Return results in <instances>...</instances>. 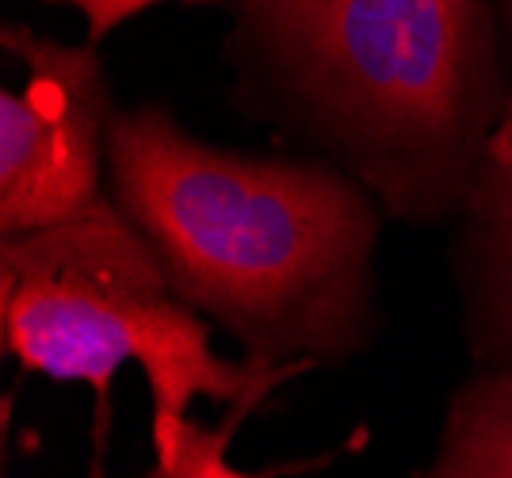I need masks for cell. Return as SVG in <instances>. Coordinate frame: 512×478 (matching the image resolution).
Listing matches in <instances>:
<instances>
[{
	"instance_id": "obj_1",
	"label": "cell",
	"mask_w": 512,
	"mask_h": 478,
	"mask_svg": "<svg viewBox=\"0 0 512 478\" xmlns=\"http://www.w3.org/2000/svg\"><path fill=\"white\" fill-rule=\"evenodd\" d=\"M107 196L176 299L253 360L310 368L367 341L379 207L356 176L218 150L146 104L111 111Z\"/></svg>"
},
{
	"instance_id": "obj_2",
	"label": "cell",
	"mask_w": 512,
	"mask_h": 478,
	"mask_svg": "<svg viewBox=\"0 0 512 478\" xmlns=\"http://www.w3.org/2000/svg\"><path fill=\"white\" fill-rule=\"evenodd\" d=\"M245 81L394 215L463 207L509 100L497 0H226Z\"/></svg>"
},
{
	"instance_id": "obj_3",
	"label": "cell",
	"mask_w": 512,
	"mask_h": 478,
	"mask_svg": "<svg viewBox=\"0 0 512 478\" xmlns=\"http://www.w3.org/2000/svg\"><path fill=\"white\" fill-rule=\"evenodd\" d=\"M0 333L20 368L88 383L100 402L115 371L142 368L153 421L188 417L195 398L260 402L306 371L218 356L207 322L176 299L150 241L111 196L85 218L0 241Z\"/></svg>"
},
{
	"instance_id": "obj_4",
	"label": "cell",
	"mask_w": 512,
	"mask_h": 478,
	"mask_svg": "<svg viewBox=\"0 0 512 478\" xmlns=\"http://www.w3.org/2000/svg\"><path fill=\"white\" fill-rule=\"evenodd\" d=\"M4 50L27 69L0 96V234H35L85 218L107 199L111 88L96 46L4 23Z\"/></svg>"
},
{
	"instance_id": "obj_5",
	"label": "cell",
	"mask_w": 512,
	"mask_h": 478,
	"mask_svg": "<svg viewBox=\"0 0 512 478\" xmlns=\"http://www.w3.org/2000/svg\"><path fill=\"white\" fill-rule=\"evenodd\" d=\"M463 207L470 333L493 368H512V138L486 146Z\"/></svg>"
},
{
	"instance_id": "obj_6",
	"label": "cell",
	"mask_w": 512,
	"mask_h": 478,
	"mask_svg": "<svg viewBox=\"0 0 512 478\" xmlns=\"http://www.w3.org/2000/svg\"><path fill=\"white\" fill-rule=\"evenodd\" d=\"M425 478H512V368L482 371L451 398L444 444Z\"/></svg>"
},
{
	"instance_id": "obj_7",
	"label": "cell",
	"mask_w": 512,
	"mask_h": 478,
	"mask_svg": "<svg viewBox=\"0 0 512 478\" xmlns=\"http://www.w3.org/2000/svg\"><path fill=\"white\" fill-rule=\"evenodd\" d=\"M256 402H241L234 413L218 425V429H203L192 425L188 417H169V421H153V452L157 463L150 478H268L249 475L234 467L226 452H230V436L241 425V417L253 410Z\"/></svg>"
},
{
	"instance_id": "obj_8",
	"label": "cell",
	"mask_w": 512,
	"mask_h": 478,
	"mask_svg": "<svg viewBox=\"0 0 512 478\" xmlns=\"http://www.w3.org/2000/svg\"><path fill=\"white\" fill-rule=\"evenodd\" d=\"M50 4H62V8H73L77 16H85L88 46H100L123 23L150 12L157 4H172V0H50ZM176 4H192V8L195 4H222L226 8V0H176Z\"/></svg>"
},
{
	"instance_id": "obj_9",
	"label": "cell",
	"mask_w": 512,
	"mask_h": 478,
	"mask_svg": "<svg viewBox=\"0 0 512 478\" xmlns=\"http://www.w3.org/2000/svg\"><path fill=\"white\" fill-rule=\"evenodd\" d=\"M497 16H501L505 50H509V100H505V115H501V123H497L490 142H505V138H512V0H497Z\"/></svg>"
}]
</instances>
